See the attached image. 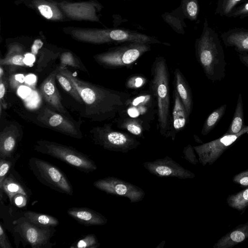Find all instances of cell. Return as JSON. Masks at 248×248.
I'll return each instance as SVG.
<instances>
[{
	"label": "cell",
	"mask_w": 248,
	"mask_h": 248,
	"mask_svg": "<svg viewBox=\"0 0 248 248\" xmlns=\"http://www.w3.org/2000/svg\"><path fill=\"white\" fill-rule=\"evenodd\" d=\"M173 97L172 116L165 138L170 137L174 140L177 133L185 128L189 116L175 89L173 91Z\"/></svg>",
	"instance_id": "17"
},
{
	"label": "cell",
	"mask_w": 248,
	"mask_h": 248,
	"mask_svg": "<svg viewBox=\"0 0 248 248\" xmlns=\"http://www.w3.org/2000/svg\"><path fill=\"white\" fill-rule=\"evenodd\" d=\"M247 133H248V132Z\"/></svg>",
	"instance_id": "47"
},
{
	"label": "cell",
	"mask_w": 248,
	"mask_h": 248,
	"mask_svg": "<svg viewBox=\"0 0 248 248\" xmlns=\"http://www.w3.org/2000/svg\"><path fill=\"white\" fill-rule=\"evenodd\" d=\"M15 4H23L39 14L45 19L53 22L69 20L54 0H17Z\"/></svg>",
	"instance_id": "16"
},
{
	"label": "cell",
	"mask_w": 248,
	"mask_h": 248,
	"mask_svg": "<svg viewBox=\"0 0 248 248\" xmlns=\"http://www.w3.org/2000/svg\"><path fill=\"white\" fill-rule=\"evenodd\" d=\"M244 113L241 93L238 94L237 103L232 122L225 134H235L244 127Z\"/></svg>",
	"instance_id": "27"
},
{
	"label": "cell",
	"mask_w": 248,
	"mask_h": 248,
	"mask_svg": "<svg viewBox=\"0 0 248 248\" xmlns=\"http://www.w3.org/2000/svg\"><path fill=\"white\" fill-rule=\"evenodd\" d=\"M6 92L5 82L3 77L0 78V101L4 97Z\"/></svg>",
	"instance_id": "44"
},
{
	"label": "cell",
	"mask_w": 248,
	"mask_h": 248,
	"mask_svg": "<svg viewBox=\"0 0 248 248\" xmlns=\"http://www.w3.org/2000/svg\"><path fill=\"white\" fill-rule=\"evenodd\" d=\"M36 152L56 158L85 173L95 170L97 167L88 155L75 148L44 140L37 141L34 146Z\"/></svg>",
	"instance_id": "5"
},
{
	"label": "cell",
	"mask_w": 248,
	"mask_h": 248,
	"mask_svg": "<svg viewBox=\"0 0 248 248\" xmlns=\"http://www.w3.org/2000/svg\"><path fill=\"white\" fill-rule=\"evenodd\" d=\"M193 146L190 144L184 147L183 149V154L184 158L188 161L189 163L193 165H196L199 160L196 158V155L194 153Z\"/></svg>",
	"instance_id": "39"
},
{
	"label": "cell",
	"mask_w": 248,
	"mask_h": 248,
	"mask_svg": "<svg viewBox=\"0 0 248 248\" xmlns=\"http://www.w3.org/2000/svg\"><path fill=\"white\" fill-rule=\"evenodd\" d=\"M233 181L242 186H248V170L236 174Z\"/></svg>",
	"instance_id": "40"
},
{
	"label": "cell",
	"mask_w": 248,
	"mask_h": 248,
	"mask_svg": "<svg viewBox=\"0 0 248 248\" xmlns=\"http://www.w3.org/2000/svg\"><path fill=\"white\" fill-rule=\"evenodd\" d=\"M100 246L96 236L93 233L86 235L83 237L77 240L70 248H98Z\"/></svg>",
	"instance_id": "33"
},
{
	"label": "cell",
	"mask_w": 248,
	"mask_h": 248,
	"mask_svg": "<svg viewBox=\"0 0 248 248\" xmlns=\"http://www.w3.org/2000/svg\"><path fill=\"white\" fill-rule=\"evenodd\" d=\"M56 79L63 90L80 104L83 105V101L72 82L64 75L59 72L56 76Z\"/></svg>",
	"instance_id": "31"
},
{
	"label": "cell",
	"mask_w": 248,
	"mask_h": 248,
	"mask_svg": "<svg viewBox=\"0 0 248 248\" xmlns=\"http://www.w3.org/2000/svg\"><path fill=\"white\" fill-rule=\"evenodd\" d=\"M59 66L53 70L43 81L40 86V92L47 104L58 112L66 115L67 111L62 104L61 97L56 86L55 79Z\"/></svg>",
	"instance_id": "18"
},
{
	"label": "cell",
	"mask_w": 248,
	"mask_h": 248,
	"mask_svg": "<svg viewBox=\"0 0 248 248\" xmlns=\"http://www.w3.org/2000/svg\"><path fill=\"white\" fill-rule=\"evenodd\" d=\"M184 11L189 18L195 20L199 13V5L197 0H183Z\"/></svg>",
	"instance_id": "36"
},
{
	"label": "cell",
	"mask_w": 248,
	"mask_h": 248,
	"mask_svg": "<svg viewBox=\"0 0 248 248\" xmlns=\"http://www.w3.org/2000/svg\"><path fill=\"white\" fill-rule=\"evenodd\" d=\"M150 48L151 46L148 44L129 42L96 54L93 58L104 66L111 68L129 67Z\"/></svg>",
	"instance_id": "7"
},
{
	"label": "cell",
	"mask_w": 248,
	"mask_h": 248,
	"mask_svg": "<svg viewBox=\"0 0 248 248\" xmlns=\"http://www.w3.org/2000/svg\"><path fill=\"white\" fill-rule=\"evenodd\" d=\"M151 92L154 95L157 108V116L160 134L165 137L169 128L170 87L169 72L165 58L157 57L151 67Z\"/></svg>",
	"instance_id": "4"
},
{
	"label": "cell",
	"mask_w": 248,
	"mask_h": 248,
	"mask_svg": "<svg viewBox=\"0 0 248 248\" xmlns=\"http://www.w3.org/2000/svg\"><path fill=\"white\" fill-rule=\"evenodd\" d=\"M13 230L18 233L23 243L29 245L32 248H50L56 243L51 242L56 232L55 227L36 225L24 217L13 221Z\"/></svg>",
	"instance_id": "9"
},
{
	"label": "cell",
	"mask_w": 248,
	"mask_h": 248,
	"mask_svg": "<svg viewBox=\"0 0 248 248\" xmlns=\"http://www.w3.org/2000/svg\"><path fill=\"white\" fill-rule=\"evenodd\" d=\"M147 79L143 76L136 75L130 77L125 82L126 88L138 89L143 86L146 83Z\"/></svg>",
	"instance_id": "38"
},
{
	"label": "cell",
	"mask_w": 248,
	"mask_h": 248,
	"mask_svg": "<svg viewBox=\"0 0 248 248\" xmlns=\"http://www.w3.org/2000/svg\"><path fill=\"white\" fill-rule=\"evenodd\" d=\"M4 76V72L2 69V66L0 65V78Z\"/></svg>",
	"instance_id": "46"
},
{
	"label": "cell",
	"mask_w": 248,
	"mask_h": 248,
	"mask_svg": "<svg viewBox=\"0 0 248 248\" xmlns=\"http://www.w3.org/2000/svg\"><path fill=\"white\" fill-rule=\"evenodd\" d=\"M59 71L72 82L81 96L85 106L82 116L93 122L114 119L121 113L131 97L127 93L81 80L66 67H60Z\"/></svg>",
	"instance_id": "1"
},
{
	"label": "cell",
	"mask_w": 248,
	"mask_h": 248,
	"mask_svg": "<svg viewBox=\"0 0 248 248\" xmlns=\"http://www.w3.org/2000/svg\"><path fill=\"white\" fill-rule=\"evenodd\" d=\"M93 185L107 194L127 198L131 203L141 201L145 195L140 187L115 177L99 179L94 181Z\"/></svg>",
	"instance_id": "11"
},
{
	"label": "cell",
	"mask_w": 248,
	"mask_h": 248,
	"mask_svg": "<svg viewBox=\"0 0 248 248\" xmlns=\"http://www.w3.org/2000/svg\"><path fill=\"white\" fill-rule=\"evenodd\" d=\"M155 99L151 92L144 93L128 100L125 107L119 115L120 117H129L140 119L148 124L153 118V111L156 104Z\"/></svg>",
	"instance_id": "14"
},
{
	"label": "cell",
	"mask_w": 248,
	"mask_h": 248,
	"mask_svg": "<svg viewBox=\"0 0 248 248\" xmlns=\"http://www.w3.org/2000/svg\"><path fill=\"white\" fill-rule=\"evenodd\" d=\"M195 49L197 61L207 78L213 82L223 79L227 64L224 51L217 33L209 26L206 19Z\"/></svg>",
	"instance_id": "2"
},
{
	"label": "cell",
	"mask_w": 248,
	"mask_h": 248,
	"mask_svg": "<svg viewBox=\"0 0 248 248\" xmlns=\"http://www.w3.org/2000/svg\"><path fill=\"white\" fill-rule=\"evenodd\" d=\"M34 176L42 184L61 193L73 195L72 186L65 173L51 163L35 157L29 160Z\"/></svg>",
	"instance_id": "6"
},
{
	"label": "cell",
	"mask_w": 248,
	"mask_h": 248,
	"mask_svg": "<svg viewBox=\"0 0 248 248\" xmlns=\"http://www.w3.org/2000/svg\"><path fill=\"white\" fill-rule=\"evenodd\" d=\"M67 213L78 223L86 226L104 225L108 222L101 213L87 207H72Z\"/></svg>",
	"instance_id": "22"
},
{
	"label": "cell",
	"mask_w": 248,
	"mask_h": 248,
	"mask_svg": "<svg viewBox=\"0 0 248 248\" xmlns=\"http://www.w3.org/2000/svg\"><path fill=\"white\" fill-rule=\"evenodd\" d=\"M244 0H217L215 14L228 16L232 11Z\"/></svg>",
	"instance_id": "32"
},
{
	"label": "cell",
	"mask_w": 248,
	"mask_h": 248,
	"mask_svg": "<svg viewBox=\"0 0 248 248\" xmlns=\"http://www.w3.org/2000/svg\"><path fill=\"white\" fill-rule=\"evenodd\" d=\"M4 193L8 197L12 205L14 197L23 195L29 199L31 195V190L26 186L18 173L13 168L4 180L0 187V199L2 202Z\"/></svg>",
	"instance_id": "19"
},
{
	"label": "cell",
	"mask_w": 248,
	"mask_h": 248,
	"mask_svg": "<svg viewBox=\"0 0 248 248\" xmlns=\"http://www.w3.org/2000/svg\"><path fill=\"white\" fill-rule=\"evenodd\" d=\"M23 217L31 222L38 225L55 227L59 224V220L49 215L27 210L23 213Z\"/></svg>",
	"instance_id": "28"
},
{
	"label": "cell",
	"mask_w": 248,
	"mask_h": 248,
	"mask_svg": "<svg viewBox=\"0 0 248 248\" xmlns=\"http://www.w3.org/2000/svg\"><path fill=\"white\" fill-rule=\"evenodd\" d=\"M22 136L21 129L15 124L6 126L0 131V158L14 156Z\"/></svg>",
	"instance_id": "20"
},
{
	"label": "cell",
	"mask_w": 248,
	"mask_h": 248,
	"mask_svg": "<svg viewBox=\"0 0 248 248\" xmlns=\"http://www.w3.org/2000/svg\"><path fill=\"white\" fill-rule=\"evenodd\" d=\"M26 53L25 46L14 42L9 44L5 57L0 59V65L26 66L24 60Z\"/></svg>",
	"instance_id": "25"
},
{
	"label": "cell",
	"mask_w": 248,
	"mask_h": 248,
	"mask_svg": "<svg viewBox=\"0 0 248 248\" xmlns=\"http://www.w3.org/2000/svg\"><path fill=\"white\" fill-rule=\"evenodd\" d=\"M174 76L175 89L189 116L193 108V99L190 88L179 69L176 68L175 69Z\"/></svg>",
	"instance_id": "24"
},
{
	"label": "cell",
	"mask_w": 248,
	"mask_h": 248,
	"mask_svg": "<svg viewBox=\"0 0 248 248\" xmlns=\"http://www.w3.org/2000/svg\"><path fill=\"white\" fill-rule=\"evenodd\" d=\"M58 4L69 20L100 22L103 6L97 0L74 2L63 0Z\"/></svg>",
	"instance_id": "13"
},
{
	"label": "cell",
	"mask_w": 248,
	"mask_h": 248,
	"mask_svg": "<svg viewBox=\"0 0 248 248\" xmlns=\"http://www.w3.org/2000/svg\"><path fill=\"white\" fill-rule=\"evenodd\" d=\"M227 108L226 104L214 110L207 118L202 129V135H207L217 124L224 115Z\"/></svg>",
	"instance_id": "29"
},
{
	"label": "cell",
	"mask_w": 248,
	"mask_h": 248,
	"mask_svg": "<svg viewBox=\"0 0 248 248\" xmlns=\"http://www.w3.org/2000/svg\"><path fill=\"white\" fill-rule=\"evenodd\" d=\"M25 80V78L22 74L11 75L9 77V82L11 87L16 89Z\"/></svg>",
	"instance_id": "42"
},
{
	"label": "cell",
	"mask_w": 248,
	"mask_h": 248,
	"mask_svg": "<svg viewBox=\"0 0 248 248\" xmlns=\"http://www.w3.org/2000/svg\"><path fill=\"white\" fill-rule=\"evenodd\" d=\"M221 40L227 47H233L239 54L248 52V29L235 28L223 32Z\"/></svg>",
	"instance_id": "21"
},
{
	"label": "cell",
	"mask_w": 248,
	"mask_h": 248,
	"mask_svg": "<svg viewBox=\"0 0 248 248\" xmlns=\"http://www.w3.org/2000/svg\"><path fill=\"white\" fill-rule=\"evenodd\" d=\"M17 158L14 156L10 158H0V187L5 177L14 168Z\"/></svg>",
	"instance_id": "35"
},
{
	"label": "cell",
	"mask_w": 248,
	"mask_h": 248,
	"mask_svg": "<svg viewBox=\"0 0 248 248\" xmlns=\"http://www.w3.org/2000/svg\"><path fill=\"white\" fill-rule=\"evenodd\" d=\"M248 132V125L238 133L225 134L221 137L200 145L193 146L202 166L213 164L232 143L241 136Z\"/></svg>",
	"instance_id": "10"
},
{
	"label": "cell",
	"mask_w": 248,
	"mask_h": 248,
	"mask_svg": "<svg viewBox=\"0 0 248 248\" xmlns=\"http://www.w3.org/2000/svg\"><path fill=\"white\" fill-rule=\"evenodd\" d=\"M248 238V221L240 224L221 238L215 243L214 248H230Z\"/></svg>",
	"instance_id": "23"
},
{
	"label": "cell",
	"mask_w": 248,
	"mask_h": 248,
	"mask_svg": "<svg viewBox=\"0 0 248 248\" xmlns=\"http://www.w3.org/2000/svg\"><path fill=\"white\" fill-rule=\"evenodd\" d=\"M146 124L138 118L124 116L120 117L118 121V127L126 130L134 136L143 138L144 132L148 129L146 128L148 126L146 125Z\"/></svg>",
	"instance_id": "26"
},
{
	"label": "cell",
	"mask_w": 248,
	"mask_h": 248,
	"mask_svg": "<svg viewBox=\"0 0 248 248\" xmlns=\"http://www.w3.org/2000/svg\"><path fill=\"white\" fill-rule=\"evenodd\" d=\"M229 17L248 18V0L236 6L228 16Z\"/></svg>",
	"instance_id": "37"
},
{
	"label": "cell",
	"mask_w": 248,
	"mask_h": 248,
	"mask_svg": "<svg viewBox=\"0 0 248 248\" xmlns=\"http://www.w3.org/2000/svg\"><path fill=\"white\" fill-rule=\"evenodd\" d=\"M227 202L231 207L239 211L244 210L248 207V186L241 191L229 196Z\"/></svg>",
	"instance_id": "30"
},
{
	"label": "cell",
	"mask_w": 248,
	"mask_h": 248,
	"mask_svg": "<svg viewBox=\"0 0 248 248\" xmlns=\"http://www.w3.org/2000/svg\"><path fill=\"white\" fill-rule=\"evenodd\" d=\"M61 68H65L66 66L69 65L81 70L86 71L81 62L71 52H63L60 56Z\"/></svg>",
	"instance_id": "34"
},
{
	"label": "cell",
	"mask_w": 248,
	"mask_h": 248,
	"mask_svg": "<svg viewBox=\"0 0 248 248\" xmlns=\"http://www.w3.org/2000/svg\"><path fill=\"white\" fill-rule=\"evenodd\" d=\"M43 39L40 38H36L34 40L32 44L31 52L35 56H36V55L40 51L41 49L44 45Z\"/></svg>",
	"instance_id": "43"
},
{
	"label": "cell",
	"mask_w": 248,
	"mask_h": 248,
	"mask_svg": "<svg viewBox=\"0 0 248 248\" xmlns=\"http://www.w3.org/2000/svg\"><path fill=\"white\" fill-rule=\"evenodd\" d=\"M63 31L73 39L86 43L100 44L108 43L136 42L161 44L156 38L127 30L95 29L68 27Z\"/></svg>",
	"instance_id": "3"
},
{
	"label": "cell",
	"mask_w": 248,
	"mask_h": 248,
	"mask_svg": "<svg viewBox=\"0 0 248 248\" xmlns=\"http://www.w3.org/2000/svg\"><path fill=\"white\" fill-rule=\"evenodd\" d=\"M0 248H13L1 223H0Z\"/></svg>",
	"instance_id": "41"
},
{
	"label": "cell",
	"mask_w": 248,
	"mask_h": 248,
	"mask_svg": "<svg viewBox=\"0 0 248 248\" xmlns=\"http://www.w3.org/2000/svg\"><path fill=\"white\" fill-rule=\"evenodd\" d=\"M37 120L43 125L72 138L81 139V132L76 123L64 114L57 113L49 107L44 106L38 112Z\"/></svg>",
	"instance_id": "12"
},
{
	"label": "cell",
	"mask_w": 248,
	"mask_h": 248,
	"mask_svg": "<svg viewBox=\"0 0 248 248\" xmlns=\"http://www.w3.org/2000/svg\"><path fill=\"white\" fill-rule=\"evenodd\" d=\"M90 132L95 144L110 151L125 153L140 144L132 135L115 130L108 124L93 127Z\"/></svg>",
	"instance_id": "8"
},
{
	"label": "cell",
	"mask_w": 248,
	"mask_h": 248,
	"mask_svg": "<svg viewBox=\"0 0 248 248\" xmlns=\"http://www.w3.org/2000/svg\"><path fill=\"white\" fill-rule=\"evenodd\" d=\"M150 173L160 177H174L179 179H192L194 173L186 169L168 156L143 163Z\"/></svg>",
	"instance_id": "15"
},
{
	"label": "cell",
	"mask_w": 248,
	"mask_h": 248,
	"mask_svg": "<svg viewBox=\"0 0 248 248\" xmlns=\"http://www.w3.org/2000/svg\"><path fill=\"white\" fill-rule=\"evenodd\" d=\"M238 56L240 62L248 68V54H239Z\"/></svg>",
	"instance_id": "45"
}]
</instances>
